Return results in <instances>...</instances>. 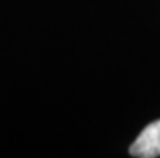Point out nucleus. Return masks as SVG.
<instances>
[{
    "label": "nucleus",
    "mask_w": 160,
    "mask_h": 158,
    "mask_svg": "<svg viewBox=\"0 0 160 158\" xmlns=\"http://www.w3.org/2000/svg\"><path fill=\"white\" fill-rule=\"evenodd\" d=\"M129 155L138 158L160 156V119L147 124L129 147Z\"/></svg>",
    "instance_id": "obj_1"
}]
</instances>
